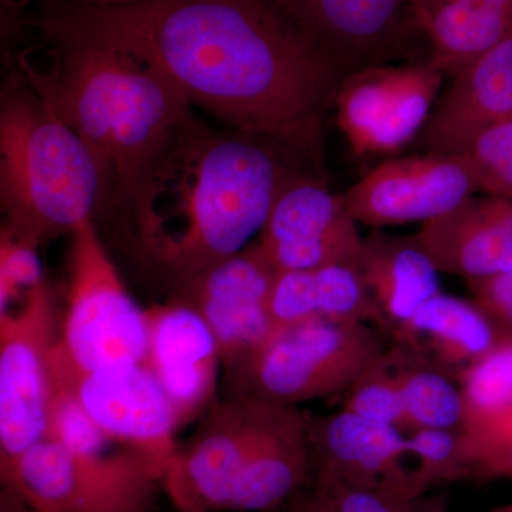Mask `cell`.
Masks as SVG:
<instances>
[{"mask_svg":"<svg viewBox=\"0 0 512 512\" xmlns=\"http://www.w3.org/2000/svg\"><path fill=\"white\" fill-rule=\"evenodd\" d=\"M393 346L457 382L503 339L487 313L471 299L440 292L390 330Z\"/></svg>","mask_w":512,"mask_h":512,"instance_id":"cell-19","label":"cell"},{"mask_svg":"<svg viewBox=\"0 0 512 512\" xmlns=\"http://www.w3.org/2000/svg\"><path fill=\"white\" fill-rule=\"evenodd\" d=\"M402 394L404 430H463L466 400L460 383L392 346Z\"/></svg>","mask_w":512,"mask_h":512,"instance_id":"cell-25","label":"cell"},{"mask_svg":"<svg viewBox=\"0 0 512 512\" xmlns=\"http://www.w3.org/2000/svg\"><path fill=\"white\" fill-rule=\"evenodd\" d=\"M429 42L430 62L456 77L512 33V9L480 3H441L413 8Z\"/></svg>","mask_w":512,"mask_h":512,"instance_id":"cell-23","label":"cell"},{"mask_svg":"<svg viewBox=\"0 0 512 512\" xmlns=\"http://www.w3.org/2000/svg\"><path fill=\"white\" fill-rule=\"evenodd\" d=\"M146 313L144 365L163 387L181 429L217 399L220 350L207 323L180 299L151 306Z\"/></svg>","mask_w":512,"mask_h":512,"instance_id":"cell-16","label":"cell"},{"mask_svg":"<svg viewBox=\"0 0 512 512\" xmlns=\"http://www.w3.org/2000/svg\"><path fill=\"white\" fill-rule=\"evenodd\" d=\"M312 484L308 413L282 406L235 481L225 511L275 510Z\"/></svg>","mask_w":512,"mask_h":512,"instance_id":"cell-20","label":"cell"},{"mask_svg":"<svg viewBox=\"0 0 512 512\" xmlns=\"http://www.w3.org/2000/svg\"><path fill=\"white\" fill-rule=\"evenodd\" d=\"M0 201L3 228L39 247L72 235L104 205L92 150L18 70L5 80L0 99Z\"/></svg>","mask_w":512,"mask_h":512,"instance_id":"cell-4","label":"cell"},{"mask_svg":"<svg viewBox=\"0 0 512 512\" xmlns=\"http://www.w3.org/2000/svg\"><path fill=\"white\" fill-rule=\"evenodd\" d=\"M285 512H335L328 495L315 484L295 495Z\"/></svg>","mask_w":512,"mask_h":512,"instance_id":"cell-36","label":"cell"},{"mask_svg":"<svg viewBox=\"0 0 512 512\" xmlns=\"http://www.w3.org/2000/svg\"><path fill=\"white\" fill-rule=\"evenodd\" d=\"M0 512H42L29 503L16 488L2 485L0 490Z\"/></svg>","mask_w":512,"mask_h":512,"instance_id":"cell-37","label":"cell"},{"mask_svg":"<svg viewBox=\"0 0 512 512\" xmlns=\"http://www.w3.org/2000/svg\"><path fill=\"white\" fill-rule=\"evenodd\" d=\"M441 274L471 279L512 274V201L468 198L413 234Z\"/></svg>","mask_w":512,"mask_h":512,"instance_id":"cell-17","label":"cell"},{"mask_svg":"<svg viewBox=\"0 0 512 512\" xmlns=\"http://www.w3.org/2000/svg\"><path fill=\"white\" fill-rule=\"evenodd\" d=\"M345 74L386 66L423 35L407 0H269Z\"/></svg>","mask_w":512,"mask_h":512,"instance_id":"cell-10","label":"cell"},{"mask_svg":"<svg viewBox=\"0 0 512 512\" xmlns=\"http://www.w3.org/2000/svg\"><path fill=\"white\" fill-rule=\"evenodd\" d=\"M386 349L380 329L369 323H303L275 330L225 382L228 394L299 407L346 392Z\"/></svg>","mask_w":512,"mask_h":512,"instance_id":"cell-5","label":"cell"},{"mask_svg":"<svg viewBox=\"0 0 512 512\" xmlns=\"http://www.w3.org/2000/svg\"><path fill=\"white\" fill-rule=\"evenodd\" d=\"M30 25L40 36L80 37L134 53L192 109L322 163L323 123L346 76L269 0L66 3Z\"/></svg>","mask_w":512,"mask_h":512,"instance_id":"cell-1","label":"cell"},{"mask_svg":"<svg viewBox=\"0 0 512 512\" xmlns=\"http://www.w3.org/2000/svg\"><path fill=\"white\" fill-rule=\"evenodd\" d=\"M313 484L426 494L417 483L407 433L340 410L308 414Z\"/></svg>","mask_w":512,"mask_h":512,"instance_id":"cell-14","label":"cell"},{"mask_svg":"<svg viewBox=\"0 0 512 512\" xmlns=\"http://www.w3.org/2000/svg\"><path fill=\"white\" fill-rule=\"evenodd\" d=\"M342 409L363 419L389 424L406 433L402 394L389 348L346 390Z\"/></svg>","mask_w":512,"mask_h":512,"instance_id":"cell-30","label":"cell"},{"mask_svg":"<svg viewBox=\"0 0 512 512\" xmlns=\"http://www.w3.org/2000/svg\"><path fill=\"white\" fill-rule=\"evenodd\" d=\"M52 379L111 444L164 463L173 460L180 426L167 394L144 362L79 370L52 355Z\"/></svg>","mask_w":512,"mask_h":512,"instance_id":"cell-9","label":"cell"},{"mask_svg":"<svg viewBox=\"0 0 512 512\" xmlns=\"http://www.w3.org/2000/svg\"><path fill=\"white\" fill-rule=\"evenodd\" d=\"M512 119V33L453 77L417 141L420 150L457 154L478 131Z\"/></svg>","mask_w":512,"mask_h":512,"instance_id":"cell-18","label":"cell"},{"mask_svg":"<svg viewBox=\"0 0 512 512\" xmlns=\"http://www.w3.org/2000/svg\"><path fill=\"white\" fill-rule=\"evenodd\" d=\"M340 194L311 174H298L279 192L254 242L276 272L326 265L356 266L363 238Z\"/></svg>","mask_w":512,"mask_h":512,"instance_id":"cell-12","label":"cell"},{"mask_svg":"<svg viewBox=\"0 0 512 512\" xmlns=\"http://www.w3.org/2000/svg\"><path fill=\"white\" fill-rule=\"evenodd\" d=\"M466 400L464 433L470 448L512 431V339L474 363L458 380Z\"/></svg>","mask_w":512,"mask_h":512,"instance_id":"cell-24","label":"cell"},{"mask_svg":"<svg viewBox=\"0 0 512 512\" xmlns=\"http://www.w3.org/2000/svg\"><path fill=\"white\" fill-rule=\"evenodd\" d=\"M42 40L46 60L22 55L18 72L92 150L103 175V208L120 218L167 141L195 110L134 53L80 37Z\"/></svg>","mask_w":512,"mask_h":512,"instance_id":"cell-3","label":"cell"},{"mask_svg":"<svg viewBox=\"0 0 512 512\" xmlns=\"http://www.w3.org/2000/svg\"><path fill=\"white\" fill-rule=\"evenodd\" d=\"M168 464L133 448L77 451L42 439L0 480L42 512H153Z\"/></svg>","mask_w":512,"mask_h":512,"instance_id":"cell-6","label":"cell"},{"mask_svg":"<svg viewBox=\"0 0 512 512\" xmlns=\"http://www.w3.org/2000/svg\"><path fill=\"white\" fill-rule=\"evenodd\" d=\"M278 272L254 242L175 289L210 328L225 380L234 376L274 333L269 296Z\"/></svg>","mask_w":512,"mask_h":512,"instance_id":"cell-11","label":"cell"},{"mask_svg":"<svg viewBox=\"0 0 512 512\" xmlns=\"http://www.w3.org/2000/svg\"><path fill=\"white\" fill-rule=\"evenodd\" d=\"M143 0H67V3L79 6H94V8H110V6H126Z\"/></svg>","mask_w":512,"mask_h":512,"instance_id":"cell-39","label":"cell"},{"mask_svg":"<svg viewBox=\"0 0 512 512\" xmlns=\"http://www.w3.org/2000/svg\"><path fill=\"white\" fill-rule=\"evenodd\" d=\"M316 487L328 495L335 512H448L446 494L413 495L349 485Z\"/></svg>","mask_w":512,"mask_h":512,"instance_id":"cell-31","label":"cell"},{"mask_svg":"<svg viewBox=\"0 0 512 512\" xmlns=\"http://www.w3.org/2000/svg\"><path fill=\"white\" fill-rule=\"evenodd\" d=\"M473 481L512 478V431L490 443L470 448Z\"/></svg>","mask_w":512,"mask_h":512,"instance_id":"cell-34","label":"cell"},{"mask_svg":"<svg viewBox=\"0 0 512 512\" xmlns=\"http://www.w3.org/2000/svg\"><path fill=\"white\" fill-rule=\"evenodd\" d=\"M487 512H512V503L501 505V507L494 508Z\"/></svg>","mask_w":512,"mask_h":512,"instance_id":"cell-40","label":"cell"},{"mask_svg":"<svg viewBox=\"0 0 512 512\" xmlns=\"http://www.w3.org/2000/svg\"><path fill=\"white\" fill-rule=\"evenodd\" d=\"M407 447L423 493L436 485L470 480V443L463 430H414Z\"/></svg>","mask_w":512,"mask_h":512,"instance_id":"cell-28","label":"cell"},{"mask_svg":"<svg viewBox=\"0 0 512 512\" xmlns=\"http://www.w3.org/2000/svg\"><path fill=\"white\" fill-rule=\"evenodd\" d=\"M281 409L254 397L218 394L178 446L175 461L185 481L211 510L225 511L235 481Z\"/></svg>","mask_w":512,"mask_h":512,"instance_id":"cell-15","label":"cell"},{"mask_svg":"<svg viewBox=\"0 0 512 512\" xmlns=\"http://www.w3.org/2000/svg\"><path fill=\"white\" fill-rule=\"evenodd\" d=\"M39 245L2 228L0 235V312L22 302L45 281Z\"/></svg>","mask_w":512,"mask_h":512,"instance_id":"cell-32","label":"cell"},{"mask_svg":"<svg viewBox=\"0 0 512 512\" xmlns=\"http://www.w3.org/2000/svg\"><path fill=\"white\" fill-rule=\"evenodd\" d=\"M57 336L55 296L47 282L0 312V474L45 439Z\"/></svg>","mask_w":512,"mask_h":512,"instance_id":"cell-8","label":"cell"},{"mask_svg":"<svg viewBox=\"0 0 512 512\" xmlns=\"http://www.w3.org/2000/svg\"><path fill=\"white\" fill-rule=\"evenodd\" d=\"M402 67H369L349 74L340 84L333 106L336 120L357 156L372 153L377 131L399 86Z\"/></svg>","mask_w":512,"mask_h":512,"instance_id":"cell-26","label":"cell"},{"mask_svg":"<svg viewBox=\"0 0 512 512\" xmlns=\"http://www.w3.org/2000/svg\"><path fill=\"white\" fill-rule=\"evenodd\" d=\"M302 154L275 138L200 120L175 130L121 215L131 254L173 289L245 251Z\"/></svg>","mask_w":512,"mask_h":512,"instance_id":"cell-2","label":"cell"},{"mask_svg":"<svg viewBox=\"0 0 512 512\" xmlns=\"http://www.w3.org/2000/svg\"><path fill=\"white\" fill-rule=\"evenodd\" d=\"M147 313L131 298L94 221L70 235L66 311L53 356L79 370L144 362Z\"/></svg>","mask_w":512,"mask_h":512,"instance_id":"cell-7","label":"cell"},{"mask_svg":"<svg viewBox=\"0 0 512 512\" xmlns=\"http://www.w3.org/2000/svg\"><path fill=\"white\" fill-rule=\"evenodd\" d=\"M478 192L476 180L457 154L384 161L340 194L357 224L373 229L443 217Z\"/></svg>","mask_w":512,"mask_h":512,"instance_id":"cell-13","label":"cell"},{"mask_svg":"<svg viewBox=\"0 0 512 512\" xmlns=\"http://www.w3.org/2000/svg\"><path fill=\"white\" fill-rule=\"evenodd\" d=\"M467 282L473 301L487 313L501 339H512V274Z\"/></svg>","mask_w":512,"mask_h":512,"instance_id":"cell-33","label":"cell"},{"mask_svg":"<svg viewBox=\"0 0 512 512\" xmlns=\"http://www.w3.org/2000/svg\"><path fill=\"white\" fill-rule=\"evenodd\" d=\"M407 2H409L410 8L412 9L451 2L480 3V5L500 6V8L512 9V0H407Z\"/></svg>","mask_w":512,"mask_h":512,"instance_id":"cell-38","label":"cell"},{"mask_svg":"<svg viewBox=\"0 0 512 512\" xmlns=\"http://www.w3.org/2000/svg\"><path fill=\"white\" fill-rule=\"evenodd\" d=\"M274 332L311 322H362L386 332V323L353 265L279 272L269 296Z\"/></svg>","mask_w":512,"mask_h":512,"instance_id":"cell-21","label":"cell"},{"mask_svg":"<svg viewBox=\"0 0 512 512\" xmlns=\"http://www.w3.org/2000/svg\"><path fill=\"white\" fill-rule=\"evenodd\" d=\"M164 491L177 512H214L191 490L175 458L170 461L165 471Z\"/></svg>","mask_w":512,"mask_h":512,"instance_id":"cell-35","label":"cell"},{"mask_svg":"<svg viewBox=\"0 0 512 512\" xmlns=\"http://www.w3.org/2000/svg\"><path fill=\"white\" fill-rule=\"evenodd\" d=\"M478 192L512 201V119L478 131L458 151Z\"/></svg>","mask_w":512,"mask_h":512,"instance_id":"cell-29","label":"cell"},{"mask_svg":"<svg viewBox=\"0 0 512 512\" xmlns=\"http://www.w3.org/2000/svg\"><path fill=\"white\" fill-rule=\"evenodd\" d=\"M446 74L430 62L402 67L399 86L373 141V153H396L419 137Z\"/></svg>","mask_w":512,"mask_h":512,"instance_id":"cell-27","label":"cell"},{"mask_svg":"<svg viewBox=\"0 0 512 512\" xmlns=\"http://www.w3.org/2000/svg\"><path fill=\"white\" fill-rule=\"evenodd\" d=\"M356 268L382 313L386 332L441 292V272L414 235L397 237L375 229L363 238Z\"/></svg>","mask_w":512,"mask_h":512,"instance_id":"cell-22","label":"cell"}]
</instances>
